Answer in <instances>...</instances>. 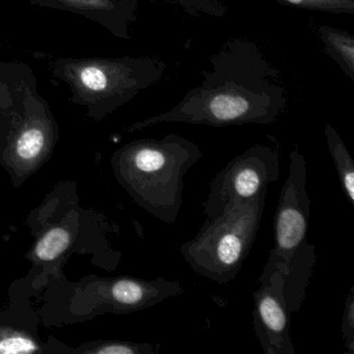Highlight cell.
Wrapping results in <instances>:
<instances>
[{
    "label": "cell",
    "instance_id": "1",
    "mask_svg": "<svg viewBox=\"0 0 354 354\" xmlns=\"http://www.w3.org/2000/svg\"><path fill=\"white\" fill-rule=\"evenodd\" d=\"M26 223L34 237L26 254L32 264L24 279L30 289L65 277L63 267L74 252L91 254L97 248L107 259L119 261L121 254L109 248V223L102 215L82 208L75 181L57 183L30 211Z\"/></svg>",
    "mask_w": 354,
    "mask_h": 354
},
{
    "label": "cell",
    "instance_id": "15",
    "mask_svg": "<svg viewBox=\"0 0 354 354\" xmlns=\"http://www.w3.org/2000/svg\"><path fill=\"white\" fill-rule=\"evenodd\" d=\"M289 1L292 3H301L302 0H289Z\"/></svg>",
    "mask_w": 354,
    "mask_h": 354
},
{
    "label": "cell",
    "instance_id": "12",
    "mask_svg": "<svg viewBox=\"0 0 354 354\" xmlns=\"http://www.w3.org/2000/svg\"><path fill=\"white\" fill-rule=\"evenodd\" d=\"M248 109V101L241 97L221 95L215 97L210 104L212 117L221 122L235 121L243 117Z\"/></svg>",
    "mask_w": 354,
    "mask_h": 354
},
{
    "label": "cell",
    "instance_id": "11",
    "mask_svg": "<svg viewBox=\"0 0 354 354\" xmlns=\"http://www.w3.org/2000/svg\"><path fill=\"white\" fill-rule=\"evenodd\" d=\"M328 148L339 176L344 194L354 205V162L346 147L337 136H329Z\"/></svg>",
    "mask_w": 354,
    "mask_h": 354
},
{
    "label": "cell",
    "instance_id": "2",
    "mask_svg": "<svg viewBox=\"0 0 354 354\" xmlns=\"http://www.w3.org/2000/svg\"><path fill=\"white\" fill-rule=\"evenodd\" d=\"M201 157L198 147L185 140H142L119 149L111 165L118 183L140 208L173 225L183 205L184 178Z\"/></svg>",
    "mask_w": 354,
    "mask_h": 354
},
{
    "label": "cell",
    "instance_id": "9",
    "mask_svg": "<svg viewBox=\"0 0 354 354\" xmlns=\"http://www.w3.org/2000/svg\"><path fill=\"white\" fill-rule=\"evenodd\" d=\"M40 316L30 304L13 301L0 308V354L57 353L55 337H39Z\"/></svg>",
    "mask_w": 354,
    "mask_h": 354
},
{
    "label": "cell",
    "instance_id": "6",
    "mask_svg": "<svg viewBox=\"0 0 354 354\" xmlns=\"http://www.w3.org/2000/svg\"><path fill=\"white\" fill-rule=\"evenodd\" d=\"M281 161L277 152L266 146L252 147L232 159L216 174L203 203L206 218H215L243 206L279 180Z\"/></svg>",
    "mask_w": 354,
    "mask_h": 354
},
{
    "label": "cell",
    "instance_id": "13",
    "mask_svg": "<svg viewBox=\"0 0 354 354\" xmlns=\"http://www.w3.org/2000/svg\"><path fill=\"white\" fill-rule=\"evenodd\" d=\"M342 333L348 354H354V287L350 289L342 318Z\"/></svg>",
    "mask_w": 354,
    "mask_h": 354
},
{
    "label": "cell",
    "instance_id": "4",
    "mask_svg": "<svg viewBox=\"0 0 354 354\" xmlns=\"http://www.w3.org/2000/svg\"><path fill=\"white\" fill-rule=\"evenodd\" d=\"M267 189L243 206L206 218L192 239L179 248L190 268L219 285L236 279L256 241L266 205Z\"/></svg>",
    "mask_w": 354,
    "mask_h": 354
},
{
    "label": "cell",
    "instance_id": "3",
    "mask_svg": "<svg viewBox=\"0 0 354 354\" xmlns=\"http://www.w3.org/2000/svg\"><path fill=\"white\" fill-rule=\"evenodd\" d=\"M184 293L179 281L121 275L84 277L69 283L66 277L49 285L45 310L53 324L84 322L98 315L132 314Z\"/></svg>",
    "mask_w": 354,
    "mask_h": 354
},
{
    "label": "cell",
    "instance_id": "5",
    "mask_svg": "<svg viewBox=\"0 0 354 354\" xmlns=\"http://www.w3.org/2000/svg\"><path fill=\"white\" fill-rule=\"evenodd\" d=\"M310 200L306 189V161L295 151L290 155L288 177L281 187L273 219V245L261 273L265 283L273 273L281 275L296 265H314L316 252L308 243Z\"/></svg>",
    "mask_w": 354,
    "mask_h": 354
},
{
    "label": "cell",
    "instance_id": "8",
    "mask_svg": "<svg viewBox=\"0 0 354 354\" xmlns=\"http://www.w3.org/2000/svg\"><path fill=\"white\" fill-rule=\"evenodd\" d=\"M254 292L252 324L265 354H295L292 343L291 312L283 293V279L275 272Z\"/></svg>",
    "mask_w": 354,
    "mask_h": 354
},
{
    "label": "cell",
    "instance_id": "10",
    "mask_svg": "<svg viewBox=\"0 0 354 354\" xmlns=\"http://www.w3.org/2000/svg\"><path fill=\"white\" fill-rule=\"evenodd\" d=\"M156 354L157 350L150 343L119 341V339H97L86 342L78 347L63 346V354Z\"/></svg>",
    "mask_w": 354,
    "mask_h": 354
},
{
    "label": "cell",
    "instance_id": "7",
    "mask_svg": "<svg viewBox=\"0 0 354 354\" xmlns=\"http://www.w3.org/2000/svg\"><path fill=\"white\" fill-rule=\"evenodd\" d=\"M59 127L43 105L26 109L0 146V165L14 188H20L53 157Z\"/></svg>",
    "mask_w": 354,
    "mask_h": 354
},
{
    "label": "cell",
    "instance_id": "14",
    "mask_svg": "<svg viewBox=\"0 0 354 354\" xmlns=\"http://www.w3.org/2000/svg\"><path fill=\"white\" fill-rule=\"evenodd\" d=\"M61 1L80 10L103 9L107 6V0H61Z\"/></svg>",
    "mask_w": 354,
    "mask_h": 354
}]
</instances>
